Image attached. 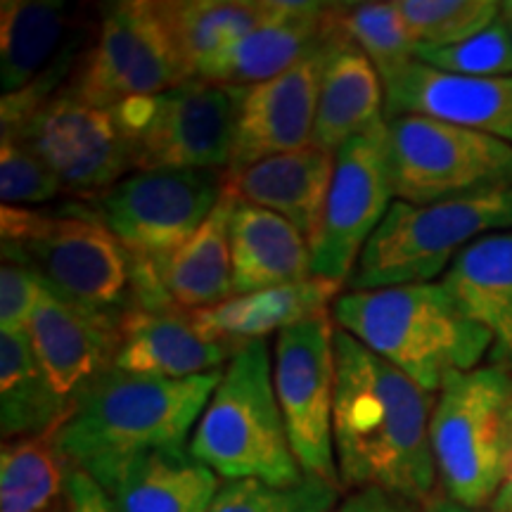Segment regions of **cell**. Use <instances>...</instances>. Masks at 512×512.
<instances>
[{
  "label": "cell",
  "mask_w": 512,
  "mask_h": 512,
  "mask_svg": "<svg viewBox=\"0 0 512 512\" xmlns=\"http://www.w3.org/2000/svg\"><path fill=\"white\" fill-rule=\"evenodd\" d=\"M195 79L164 27L155 0H119L100 19L64 88L88 105L114 110Z\"/></svg>",
  "instance_id": "9c48e42d"
},
{
  "label": "cell",
  "mask_w": 512,
  "mask_h": 512,
  "mask_svg": "<svg viewBox=\"0 0 512 512\" xmlns=\"http://www.w3.org/2000/svg\"><path fill=\"white\" fill-rule=\"evenodd\" d=\"M3 138L27 145L76 197H100L133 169L112 110L88 105L62 88Z\"/></svg>",
  "instance_id": "5bb4252c"
},
{
  "label": "cell",
  "mask_w": 512,
  "mask_h": 512,
  "mask_svg": "<svg viewBox=\"0 0 512 512\" xmlns=\"http://www.w3.org/2000/svg\"><path fill=\"white\" fill-rule=\"evenodd\" d=\"M119 512H207L219 494V475L171 446L138 453L98 482Z\"/></svg>",
  "instance_id": "44dd1931"
},
{
  "label": "cell",
  "mask_w": 512,
  "mask_h": 512,
  "mask_svg": "<svg viewBox=\"0 0 512 512\" xmlns=\"http://www.w3.org/2000/svg\"><path fill=\"white\" fill-rule=\"evenodd\" d=\"M432 451L448 501L491 508L512 465V373L484 366L448 377L432 413Z\"/></svg>",
  "instance_id": "52a82bcc"
},
{
  "label": "cell",
  "mask_w": 512,
  "mask_h": 512,
  "mask_svg": "<svg viewBox=\"0 0 512 512\" xmlns=\"http://www.w3.org/2000/svg\"><path fill=\"white\" fill-rule=\"evenodd\" d=\"M489 512H512V465H510V472H508V479H505L503 489L498 491L496 501L491 503Z\"/></svg>",
  "instance_id": "f35d334b"
},
{
  "label": "cell",
  "mask_w": 512,
  "mask_h": 512,
  "mask_svg": "<svg viewBox=\"0 0 512 512\" xmlns=\"http://www.w3.org/2000/svg\"><path fill=\"white\" fill-rule=\"evenodd\" d=\"M74 470L57 448L55 434L3 441L0 512H60Z\"/></svg>",
  "instance_id": "f546056e"
},
{
  "label": "cell",
  "mask_w": 512,
  "mask_h": 512,
  "mask_svg": "<svg viewBox=\"0 0 512 512\" xmlns=\"http://www.w3.org/2000/svg\"><path fill=\"white\" fill-rule=\"evenodd\" d=\"M382 83L384 119L418 114L512 145V76H456L413 60Z\"/></svg>",
  "instance_id": "2e32d148"
},
{
  "label": "cell",
  "mask_w": 512,
  "mask_h": 512,
  "mask_svg": "<svg viewBox=\"0 0 512 512\" xmlns=\"http://www.w3.org/2000/svg\"><path fill=\"white\" fill-rule=\"evenodd\" d=\"M226 171H133L95 197V214L131 261L162 268L219 204Z\"/></svg>",
  "instance_id": "8fae6325"
},
{
  "label": "cell",
  "mask_w": 512,
  "mask_h": 512,
  "mask_svg": "<svg viewBox=\"0 0 512 512\" xmlns=\"http://www.w3.org/2000/svg\"><path fill=\"white\" fill-rule=\"evenodd\" d=\"M384 119V83L373 62L344 36L332 43L320 83L313 145L335 152Z\"/></svg>",
  "instance_id": "484cf974"
},
{
  "label": "cell",
  "mask_w": 512,
  "mask_h": 512,
  "mask_svg": "<svg viewBox=\"0 0 512 512\" xmlns=\"http://www.w3.org/2000/svg\"><path fill=\"white\" fill-rule=\"evenodd\" d=\"M510 27H512V24H510Z\"/></svg>",
  "instance_id": "b9f144b4"
},
{
  "label": "cell",
  "mask_w": 512,
  "mask_h": 512,
  "mask_svg": "<svg viewBox=\"0 0 512 512\" xmlns=\"http://www.w3.org/2000/svg\"><path fill=\"white\" fill-rule=\"evenodd\" d=\"M332 3L275 0L273 15L247 36L195 64V79L256 86L287 72L332 34Z\"/></svg>",
  "instance_id": "ac0fdd59"
},
{
  "label": "cell",
  "mask_w": 512,
  "mask_h": 512,
  "mask_svg": "<svg viewBox=\"0 0 512 512\" xmlns=\"http://www.w3.org/2000/svg\"><path fill=\"white\" fill-rule=\"evenodd\" d=\"M441 283L491 335L489 366L512 373V233L486 235L463 249Z\"/></svg>",
  "instance_id": "603a6c76"
},
{
  "label": "cell",
  "mask_w": 512,
  "mask_h": 512,
  "mask_svg": "<svg viewBox=\"0 0 512 512\" xmlns=\"http://www.w3.org/2000/svg\"><path fill=\"white\" fill-rule=\"evenodd\" d=\"M155 8L195 76L197 62L264 24L275 0H155Z\"/></svg>",
  "instance_id": "f1b7e54d"
},
{
  "label": "cell",
  "mask_w": 512,
  "mask_h": 512,
  "mask_svg": "<svg viewBox=\"0 0 512 512\" xmlns=\"http://www.w3.org/2000/svg\"><path fill=\"white\" fill-rule=\"evenodd\" d=\"M72 403L55 392L29 335L0 332V427L3 439L55 434Z\"/></svg>",
  "instance_id": "83f0119b"
},
{
  "label": "cell",
  "mask_w": 512,
  "mask_h": 512,
  "mask_svg": "<svg viewBox=\"0 0 512 512\" xmlns=\"http://www.w3.org/2000/svg\"><path fill=\"white\" fill-rule=\"evenodd\" d=\"M387 150L394 195L403 202L430 204L512 185V145L448 121L387 119Z\"/></svg>",
  "instance_id": "30bf717a"
},
{
  "label": "cell",
  "mask_w": 512,
  "mask_h": 512,
  "mask_svg": "<svg viewBox=\"0 0 512 512\" xmlns=\"http://www.w3.org/2000/svg\"><path fill=\"white\" fill-rule=\"evenodd\" d=\"M422 512H482V510L465 508V505L448 501V498H434L430 505H425V510Z\"/></svg>",
  "instance_id": "ab89813d"
},
{
  "label": "cell",
  "mask_w": 512,
  "mask_h": 512,
  "mask_svg": "<svg viewBox=\"0 0 512 512\" xmlns=\"http://www.w3.org/2000/svg\"><path fill=\"white\" fill-rule=\"evenodd\" d=\"M29 339L55 392L74 403L88 384L114 368L121 344V316L83 311L41 287Z\"/></svg>",
  "instance_id": "e0dca14e"
},
{
  "label": "cell",
  "mask_w": 512,
  "mask_h": 512,
  "mask_svg": "<svg viewBox=\"0 0 512 512\" xmlns=\"http://www.w3.org/2000/svg\"><path fill=\"white\" fill-rule=\"evenodd\" d=\"M230 264L233 294H252L313 275L311 242L283 216L235 204L230 216Z\"/></svg>",
  "instance_id": "cb8c5ba5"
},
{
  "label": "cell",
  "mask_w": 512,
  "mask_h": 512,
  "mask_svg": "<svg viewBox=\"0 0 512 512\" xmlns=\"http://www.w3.org/2000/svg\"><path fill=\"white\" fill-rule=\"evenodd\" d=\"M221 373L166 380L110 368L76 396L55 444L76 470L100 482L131 456L183 446Z\"/></svg>",
  "instance_id": "7a4b0ae2"
},
{
  "label": "cell",
  "mask_w": 512,
  "mask_h": 512,
  "mask_svg": "<svg viewBox=\"0 0 512 512\" xmlns=\"http://www.w3.org/2000/svg\"><path fill=\"white\" fill-rule=\"evenodd\" d=\"M81 27L60 0H5L0 5V86L27 91L50 69L83 53Z\"/></svg>",
  "instance_id": "7402d4cb"
},
{
  "label": "cell",
  "mask_w": 512,
  "mask_h": 512,
  "mask_svg": "<svg viewBox=\"0 0 512 512\" xmlns=\"http://www.w3.org/2000/svg\"><path fill=\"white\" fill-rule=\"evenodd\" d=\"M342 486L306 477L292 486H275L259 479H233L221 484L207 512H332Z\"/></svg>",
  "instance_id": "d6a6232c"
},
{
  "label": "cell",
  "mask_w": 512,
  "mask_h": 512,
  "mask_svg": "<svg viewBox=\"0 0 512 512\" xmlns=\"http://www.w3.org/2000/svg\"><path fill=\"white\" fill-rule=\"evenodd\" d=\"M64 192L62 183L27 145L15 138L0 143V200L5 207L46 204Z\"/></svg>",
  "instance_id": "e575fe53"
},
{
  "label": "cell",
  "mask_w": 512,
  "mask_h": 512,
  "mask_svg": "<svg viewBox=\"0 0 512 512\" xmlns=\"http://www.w3.org/2000/svg\"><path fill=\"white\" fill-rule=\"evenodd\" d=\"M415 60L439 72L475 79L512 76V27L503 15L458 46L418 48Z\"/></svg>",
  "instance_id": "836d02e7"
},
{
  "label": "cell",
  "mask_w": 512,
  "mask_h": 512,
  "mask_svg": "<svg viewBox=\"0 0 512 512\" xmlns=\"http://www.w3.org/2000/svg\"><path fill=\"white\" fill-rule=\"evenodd\" d=\"M335 38L337 29H332V34L316 50H311L287 72L245 88L238 124H235L233 155L226 169L228 174L261 159L313 145L320 83Z\"/></svg>",
  "instance_id": "9a60e30c"
},
{
  "label": "cell",
  "mask_w": 512,
  "mask_h": 512,
  "mask_svg": "<svg viewBox=\"0 0 512 512\" xmlns=\"http://www.w3.org/2000/svg\"><path fill=\"white\" fill-rule=\"evenodd\" d=\"M332 512H415V505L380 489H356Z\"/></svg>",
  "instance_id": "74e56055"
},
{
  "label": "cell",
  "mask_w": 512,
  "mask_h": 512,
  "mask_svg": "<svg viewBox=\"0 0 512 512\" xmlns=\"http://www.w3.org/2000/svg\"><path fill=\"white\" fill-rule=\"evenodd\" d=\"M335 320L316 316L275 337L273 384L306 477L339 486L335 456Z\"/></svg>",
  "instance_id": "7c38bea8"
},
{
  "label": "cell",
  "mask_w": 512,
  "mask_h": 512,
  "mask_svg": "<svg viewBox=\"0 0 512 512\" xmlns=\"http://www.w3.org/2000/svg\"><path fill=\"white\" fill-rule=\"evenodd\" d=\"M190 453L216 475L275 486L304 482L273 384L266 339L242 344L221 373L190 437Z\"/></svg>",
  "instance_id": "277c9868"
},
{
  "label": "cell",
  "mask_w": 512,
  "mask_h": 512,
  "mask_svg": "<svg viewBox=\"0 0 512 512\" xmlns=\"http://www.w3.org/2000/svg\"><path fill=\"white\" fill-rule=\"evenodd\" d=\"M332 320L427 392L451 375L470 373L491 351V335L467 316L444 283L344 290Z\"/></svg>",
  "instance_id": "3957f363"
},
{
  "label": "cell",
  "mask_w": 512,
  "mask_h": 512,
  "mask_svg": "<svg viewBox=\"0 0 512 512\" xmlns=\"http://www.w3.org/2000/svg\"><path fill=\"white\" fill-rule=\"evenodd\" d=\"M332 174L335 155L311 145L261 159L233 174L226 171V188L240 202L283 216L311 242L323 221Z\"/></svg>",
  "instance_id": "ffe728a7"
},
{
  "label": "cell",
  "mask_w": 512,
  "mask_h": 512,
  "mask_svg": "<svg viewBox=\"0 0 512 512\" xmlns=\"http://www.w3.org/2000/svg\"><path fill=\"white\" fill-rule=\"evenodd\" d=\"M245 88L190 79L114 107L133 171H226Z\"/></svg>",
  "instance_id": "ba28073f"
},
{
  "label": "cell",
  "mask_w": 512,
  "mask_h": 512,
  "mask_svg": "<svg viewBox=\"0 0 512 512\" xmlns=\"http://www.w3.org/2000/svg\"><path fill=\"white\" fill-rule=\"evenodd\" d=\"M3 256L83 311L121 316L131 297V256L98 214L0 209Z\"/></svg>",
  "instance_id": "5b68a950"
},
{
  "label": "cell",
  "mask_w": 512,
  "mask_h": 512,
  "mask_svg": "<svg viewBox=\"0 0 512 512\" xmlns=\"http://www.w3.org/2000/svg\"><path fill=\"white\" fill-rule=\"evenodd\" d=\"M238 197L228 188L209 214L178 252L162 268L164 290L178 309L202 311L228 302L233 294V264H230V216Z\"/></svg>",
  "instance_id": "4316f807"
},
{
  "label": "cell",
  "mask_w": 512,
  "mask_h": 512,
  "mask_svg": "<svg viewBox=\"0 0 512 512\" xmlns=\"http://www.w3.org/2000/svg\"><path fill=\"white\" fill-rule=\"evenodd\" d=\"M41 283L27 266L3 256L0 266V332L29 335Z\"/></svg>",
  "instance_id": "d590c367"
},
{
  "label": "cell",
  "mask_w": 512,
  "mask_h": 512,
  "mask_svg": "<svg viewBox=\"0 0 512 512\" xmlns=\"http://www.w3.org/2000/svg\"><path fill=\"white\" fill-rule=\"evenodd\" d=\"M60 512H119L107 491L83 470H74L69 494Z\"/></svg>",
  "instance_id": "8d00e7d4"
},
{
  "label": "cell",
  "mask_w": 512,
  "mask_h": 512,
  "mask_svg": "<svg viewBox=\"0 0 512 512\" xmlns=\"http://www.w3.org/2000/svg\"><path fill=\"white\" fill-rule=\"evenodd\" d=\"M420 48L458 46L501 17L496 0H394Z\"/></svg>",
  "instance_id": "1f68e13d"
},
{
  "label": "cell",
  "mask_w": 512,
  "mask_h": 512,
  "mask_svg": "<svg viewBox=\"0 0 512 512\" xmlns=\"http://www.w3.org/2000/svg\"><path fill=\"white\" fill-rule=\"evenodd\" d=\"M394 202L387 119H382L335 152L328 204L311 240L313 275L347 285L368 240Z\"/></svg>",
  "instance_id": "4fadbf2b"
},
{
  "label": "cell",
  "mask_w": 512,
  "mask_h": 512,
  "mask_svg": "<svg viewBox=\"0 0 512 512\" xmlns=\"http://www.w3.org/2000/svg\"><path fill=\"white\" fill-rule=\"evenodd\" d=\"M335 456L339 482L430 505L437 489L432 413L437 394L335 330Z\"/></svg>",
  "instance_id": "6da1fadb"
},
{
  "label": "cell",
  "mask_w": 512,
  "mask_h": 512,
  "mask_svg": "<svg viewBox=\"0 0 512 512\" xmlns=\"http://www.w3.org/2000/svg\"><path fill=\"white\" fill-rule=\"evenodd\" d=\"M344 290L347 285L311 275L299 283L238 294L211 309L192 311V316L207 335L242 347L254 339H266L271 332L280 335L283 330L309 318L328 316L332 313V304Z\"/></svg>",
  "instance_id": "d4e9b609"
},
{
  "label": "cell",
  "mask_w": 512,
  "mask_h": 512,
  "mask_svg": "<svg viewBox=\"0 0 512 512\" xmlns=\"http://www.w3.org/2000/svg\"><path fill=\"white\" fill-rule=\"evenodd\" d=\"M240 347L207 335L183 309H133L121 313V344L114 368L136 375L185 380L226 368Z\"/></svg>",
  "instance_id": "d6986e66"
},
{
  "label": "cell",
  "mask_w": 512,
  "mask_h": 512,
  "mask_svg": "<svg viewBox=\"0 0 512 512\" xmlns=\"http://www.w3.org/2000/svg\"><path fill=\"white\" fill-rule=\"evenodd\" d=\"M332 22L339 36H344L351 46H356L373 62L377 74L387 79L418 57L415 41L408 24L403 22L396 3H335L332 5Z\"/></svg>",
  "instance_id": "4dcf8cb0"
},
{
  "label": "cell",
  "mask_w": 512,
  "mask_h": 512,
  "mask_svg": "<svg viewBox=\"0 0 512 512\" xmlns=\"http://www.w3.org/2000/svg\"><path fill=\"white\" fill-rule=\"evenodd\" d=\"M496 233H512V185L430 204L396 200L363 249L347 290L434 283L463 249Z\"/></svg>",
  "instance_id": "8992f818"
},
{
  "label": "cell",
  "mask_w": 512,
  "mask_h": 512,
  "mask_svg": "<svg viewBox=\"0 0 512 512\" xmlns=\"http://www.w3.org/2000/svg\"><path fill=\"white\" fill-rule=\"evenodd\" d=\"M501 15L512 24V0H505V3H501Z\"/></svg>",
  "instance_id": "60d3db41"
}]
</instances>
